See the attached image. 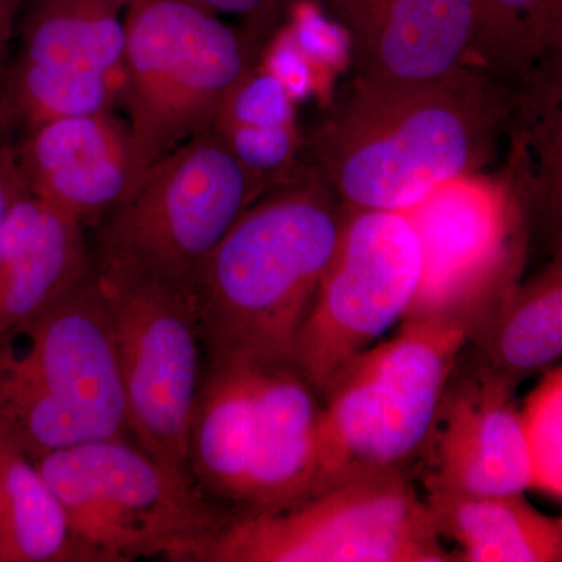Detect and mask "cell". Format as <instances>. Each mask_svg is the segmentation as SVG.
Wrapping results in <instances>:
<instances>
[{
	"label": "cell",
	"mask_w": 562,
	"mask_h": 562,
	"mask_svg": "<svg viewBox=\"0 0 562 562\" xmlns=\"http://www.w3.org/2000/svg\"><path fill=\"white\" fill-rule=\"evenodd\" d=\"M283 127L297 125V103L290 92L260 65L249 70L224 102L213 128Z\"/></svg>",
	"instance_id": "d4e9b609"
},
{
	"label": "cell",
	"mask_w": 562,
	"mask_h": 562,
	"mask_svg": "<svg viewBox=\"0 0 562 562\" xmlns=\"http://www.w3.org/2000/svg\"><path fill=\"white\" fill-rule=\"evenodd\" d=\"M122 0H38L20 55L0 79V127L124 109Z\"/></svg>",
	"instance_id": "8fae6325"
},
{
	"label": "cell",
	"mask_w": 562,
	"mask_h": 562,
	"mask_svg": "<svg viewBox=\"0 0 562 562\" xmlns=\"http://www.w3.org/2000/svg\"><path fill=\"white\" fill-rule=\"evenodd\" d=\"M486 331L490 368L520 382L549 368L562 355L561 260L535 280L506 292Z\"/></svg>",
	"instance_id": "7402d4cb"
},
{
	"label": "cell",
	"mask_w": 562,
	"mask_h": 562,
	"mask_svg": "<svg viewBox=\"0 0 562 562\" xmlns=\"http://www.w3.org/2000/svg\"><path fill=\"white\" fill-rule=\"evenodd\" d=\"M216 13L239 18L243 27L262 44L288 21L291 10L303 0H201Z\"/></svg>",
	"instance_id": "4316f807"
},
{
	"label": "cell",
	"mask_w": 562,
	"mask_h": 562,
	"mask_svg": "<svg viewBox=\"0 0 562 562\" xmlns=\"http://www.w3.org/2000/svg\"><path fill=\"white\" fill-rule=\"evenodd\" d=\"M346 211L338 249L292 349V364L319 395L405 319L422 277L419 238L405 213Z\"/></svg>",
	"instance_id": "9c48e42d"
},
{
	"label": "cell",
	"mask_w": 562,
	"mask_h": 562,
	"mask_svg": "<svg viewBox=\"0 0 562 562\" xmlns=\"http://www.w3.org/2000/svg\"><path fill=\"white\" fill-rule=\"evenodd\" d=\"M77 560L57 495L36 462L0 435V562Z\"/></svg>",
	"instance_id": "ffe728a7"
},
{
	"label": "cell",
	"mask_w": 562,
	"mask_h": 562,
	"mask_svg": "<svg viewBox=\"0 0 562 562\" xmlns=\"http://www.w3.org/2000/svg\"><path fill=\"white\" fill-rule=\"evenodd\" d=\"M517 382L490 366L469 380L450 376L425 439L428 490L516 494L530 490V468L514 406Z\"/></svg>",
	"instance_id": "5bb4252c"
},
{
	"label": "cell",
	"mask_w": 562,
	"mask_h": 562,
	"mask_svg": "<svg viewBox=\"0 0 562 562\" xmlns=\"http://www.w3.org/2000/svg\"><path fill=\"white\" fill-rule=\"evenodd\" d=\"M452 317L403 319L387 341L355 357L322 391L324 483L360 469H401L419 453L471 338Z\"/></svg>",
	"instance_id": "ba28073f"
},
{
	"label": "cell",
	"mask_w": 562,
	"mask_h": 562,
	"mask_svg": "<svg viewBox=\"0 0 562 562\" xmlns=\"http://www.w3.org/2000/svg\"><path fill=\"white\" fill-rule=\"evenodd\" d=\"M346 213L308 162L247 206L192 286L205 360L291 361Z\"/></svg>",
	"instance_id": "7a4b0ae2"
},
{
	"label": "cell",
	"mask_w": 562,
	"mask_h": 562,
	"mask_svg": "<svg viewBox=\"0 0 562 562\" xmlns=\"http://www.w3.org/2000/svg\"><path fill=\"white\" fill-rule=\"evenodd\" d=\"M321 420L319 392L291 361L206 360L188 442L195 490L227 522L313 491Z\"/></svg>",
	"instance_id": "3957f363"
},
{
	"label": "cell",
	"mask_w": 562,
	"mask_h": 562,
	"mask_svg": "<svg viewBox=\"0 0 562 562\" xmlns=\"http://www.w3.org/2000/svg\"><path fill=\"white\" fill-rule=\"evenodd\" d=\"M0 357L87 417L102 438L128 435L116 338L98 273L0 344Z\"/></svg>",
	"instance_id": "4fadbf2b"
},
{
	"label": "cell",
	"mask_w": 562,
	"mask_h": 562,
	"mask_svg": "<svg viewBox=\"0 0 562 562\" xmlns=\"http://www.w3.org/2000/svg\"><path fill=\"white\" fill-rule=\"evenodd\" d=\"M124 29V109L144 173L213 128L265 44L201 0H127Z\"/></svg>",
	"instance_id": "5b68a950"
},
{
	"label": "cell",
	"mask_w": 562,
	"mask_h": 562,
	"mask_svg": "<svg viewBox=\"0 0 562 562\" xmlns=\"http://www.w3.org/2000/svg\"><path fill=\"white\" fill-rule=\"evenodd\" d=\"M94 273L85 225L24 184L0 222V344Z\"/></svg>",
	"instance_id": "e0dca14e"
},
{
	"label": "cell",
	"mask_w": 562,
	"mask_h": 562,
	"mask_svg": "<svg viewBox=\"0 0 562 562\" xmlns=\"http://www.w3.org/2000/svg\"><path fill=\"white\" fill-rule=\"evenodd\" d=\"M98 280L116 338L128 435L158 464L192 483L188 442L203 347L191 295L135 281Z\"/></svg>",
	"instance_id": "30bf717a"
},
{
	"label": "cell",
	"mask_w": 562,
	"mask_h": 562,
	"mask_svg": "<svg viewBox=\"0 0 562 562\" xmlns=\"http://www.w3.org/2000/svg\"><path fill=\"white\" fill-rule=\"evenodd\" d=\"M14 155L29 191L85 227H98L144 176L117 111L43 122L22 133Z\"/></svg>",
	"instance_id": "9a60e30c"
},
{
	"label": "cell",
	"mask_w": 562,
	"mask_h": 562,
	"mask_svg": "<svg viewBox=\"0 0 562 562\" xmlns=\"http://www.w3.org/2000/svg\"><path fill=\"white\" fill-rule=\"evenodd\" d=\"M319 0H303L291 10L286 24L317 80V99L325 109L335 98V81L351 68L350 41L341 25L322 13ZM324 10V9H322Z\"/></svg>",
	"instance_id": "cb8c5ba5"
},
{
	"label": "cell",
	"mask_w": 562,
	"mask_h": 562,
	"mask_svg": "<svg viewBox=\"0 0 562 562\" xmlns=\"http://www.w3.org/2000/svg\"><path fill=\"white\" fill-rule=\"evenodd\" d=\"M513 91L473 63L431 80L351 76L303 135V158L347 210L405 213L494 160Z\"/></svg>",
	"instance_id": "6da1fadb"
},
{
	"label": "cell",
	"mask_w": 562,
	"mask_h": 562,
	"mask_svg": "<svg viewBox=\"0 0 562 562\" xmlns=\"http://www.w3.org/2000/svg\"><path fill=\"white\" fill-rule=\"evenodd\" d=\"M258 65L286 88L297 105L313 95L317 98V80L312 65L292 40L286 24L266 41Z\"/></svg>",
	"instance_id": "484cf974"
},
{
	"label": "cell",
	"mask_w": 562,
	"mask_h": 562,
	"mask_svg": "<svg viewBox=\"0 0 562 562\" xmlns=\"http://www.w3.org/2000/svg\"><path fill=\"white\" fill-rule=\"evenodd\" d=\"M562 50V0H473L468 61L516 88Z\"/></svg>",
	"instance_id": "44dd1931"
},
{
	"label": "cell",
	"mask_w": 562,
	"mask_h": 562,
	"mask_svg": "<svg viewBox=\"0 0 562 562\" xmlns=\"http://www.w3.org/2000/svg\"><path fill=\"white\" fill-rule=\"evenodd\" d=\"M350 41L362 79L420 81L468 61L473 0H319Z\"/></svg>",
	"instance_id": "2e32d148"
},
{
	"label": "cell",
	"mask_w": 562,
	"mask_h": 562,
	"mask_svg": "<svg viewBox=\"0 0 562 562\" xmlns=\"http://www.w3.org/2000/svg\"><path fill=\"white\" fill-rule=\"evenodd\" d=\"M57 495L77 560L201 561L222 525L194 484L121 438L99 439L35 460Z\"/></svg>",
	"instance_id": "8992f818"
},
{
	"label": "cell",
	"mask_w": 562,
	"mask_h": 562,
	"mask_svg": "<svg viewBox=\"0 0 562 562\" xmlns=\"http://www.w3.org/2000/svg\"><path fill=\"white\" fill-rule=\"evenodd\" d=\"M20 3L21 0H0V79L7 69L14 18H16Z\"/></svg>",
	"instance_id": "f1b7e54d"
},
{
	"label": "cell",
	"mask_w": 562,
	"mask_h": 562,
	"mask_svg": "<svg viewBox=\"0 0 562 562\" xmlns=\"http://www.w3.org/2000/svg\"><path fill=\"white\" fill-rule=\"evenodd\" d=\"M266 191L220 133H199L150 166L98 225L95 272L191 295L210 255Z\"/></svg>",
	"instance_id": "277c9868"
},
{
	"label": "cell",
	"mask_w": 562,
	"mask_h": 562,
	"mask_svg": "<svg viewBox=\"0 0 562 562\" xmlns=\"http://www.w3.org/2000/svg\"><path fill=\"white\" fill-rule=\"evenodd\" d=\"M530 490L562 498V369L546 372L519 409Z\"/></svg>",
	"instance_id": "603a6c76"
},
{
	"label": "cell",
	"mask_w": 562,
	"mask_h": 562,
	"mask_svg": "<svg viewBox=\"0 0 562 562\" xmlns=\"http://www.w3.org/2000/svg\"><path fill=\"white\" fill-rule=\"evenodd\" d=\"M502 183L519 206L557 213L562 194V50L547 57L513 91Z\"/></svg>",
	"instance_id": "d6986e66"
},
{
	"label": "cell",
	"mask_w": 562,
	"mask_h": 562,
	"mask_svg": "<svg viewBox=\"0 0 562 562\" xmlns=\"http://www.w3.org/2000/svg\"><path fill=\"white\" fill-rule=\"evenodd\" d=\"M24 184L14 155V143L10 139L9 133L0 127V222L5 216L14 195Z\"/></svg>",
	"instance_id": "83f0119b"
},
{
	"label": "cell",
	"mask_w": 562,
	"mask_h": 562,
	"mask_svg": "<svg viewBox=\"0 0 562 562\" xmlns=\"http://www.w3.org/2000/svg\"><path fill=\"white\" fill-rule=\"evenodd\" d=\"M405 214L422 250L419 290L406 317H452L473 330L519 258V206L501 179L473 173L447 181Z\"/></svg>",
	"instance_id": "7c38bea8"
},
{
	"label": "cell",
	"mask_w": 562,
	"mask_h": 562,
	"mask_svg": "<svg viewBox=\"0 0 562 562\" xmlns=\"http://www.w3.org/2000/svg\"><path fill=\"white\" fill-rule=\"evenodd\" d=\"M425 502L441 538L458 543L454 561H562V520L538 512L524 492L473 495L428 490Z\"/></svg>",
	"instance_id": "ac0fdd59"
},
{
	"label": "cell",
	"mask_w": 562,
	"mask_h": 562,
	"mask_svg": "<svg viewBox=\"0 0 562 562\" xmlns=\"http://www.w3.org/2000/svg\"><path fill=\"white\" fill-rule=\"evenodd\" d=\"M402 469H360L222 525L201 562H449Z\"/></svg>",
	"instance_id": "52a82bcc"
}]
</instances>
